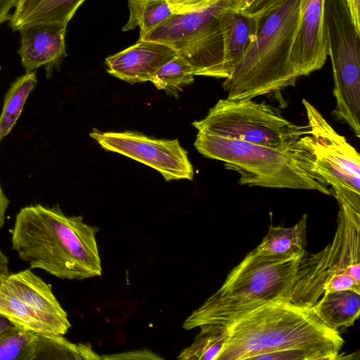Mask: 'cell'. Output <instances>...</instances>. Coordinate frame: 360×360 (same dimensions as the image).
<instances>
[{"label":"cell","instance_id":"cell-28","mask_svg":"<svg viewBox=\"0 0 360 360\" xmlns=\"http://www.w3.org/2000/svg\"><path fill=\"white\" fill-rule=\"evenodd\" d=\"M278 0H255L252 4L242 13L255 16L269 8Z\"/></svg>","mask_w":360,"mask_h":360},{"label":"cell","instance_id":"cell-17","mask_svg":"<svg viewBox=\"0 0 360 360\" xmlns=\"http://www.w3.org/2000/svg\"><path fill=\"white\" fill-rule=\"evenodd\" d=\"M85 0H20L9 19L11 28L37 23L57 24L67 27Z\"/></svg>","mask_w":360,"mask_h":360},{"label":"cell","instance_id":"cell-9","mask_svg":"<svg viewBox=\"0 0 360 360\" xmlns=\"http://www.w3.org/2000/svg\"><path fill=\"white\" fill-rule=\"evenodd\" d=\"M335 198L340 208L334 238L321 251L302 257L289 298L293 303L312 307L340 274L360 283V212L342 198Z\"/></svg>","mask_w":360,"mask_h":360},{"label":"cell","instance_id":"cell-4","mask_svg":"<svg viewBox=\"0 0 360 360\" xmlns=\"http://www.w3.org/2000/svg\"><path fill=\"white\" fill-rule=\"evenodd\" d=\"M302 257L263 255L252 250L229 273L219 290L185 320L183 328L227 326L269 302L289 299Z\"/></svg>","mask_w":360,"mask_h":360},{"label":"cell","instance_id":"cell-20","mask_svg":"<svg viewBox=\"0 0 360 360\" xmlns=\"http://www.w3.org/2000/svg\"><path fill=\"white\" fill-rule=\"evenodd\" d=\"M100 359L89 344L72 343L62 335L37 334L34 360Z\"/></svg>","mask_w":360,"mask_h":360},{"label":"cell","instance_id":"cell-10","mask_svg":"<svg viewBox=\"0 0 360 360\" xmlns=\"http://www.w3.org/2000/svg\"><path fill=\"white\" fill-rule=\"evenodd\" d=\"M302 103L309 132L302 136L300 141L312 155L316 174L332 187L334 196L342 198L360 212L359 152L312 104L306 99L302 100Z\"/></svg>","mask_w":360,"mask_h":360},{"label":"cell","instance_id":"cell-31","mask_svg":"<svg viewBox=\"0 0 360 360\" xmlns=\"http://www.w3.org/2000/svg\"><path fill=\"white\" fill-rule=\"evenodd\" d=\"M8 202V200L4 195L0 185V229L2 228L5 222L6 212Z\"/></svg>","mask_w":360,"mask_h":360},{"label":"cell","instance_id":"cell-25","mask_svg":"<svg viewBox=\"0 0 360 360\" xmlns=\"http://www.w3.org/2000/svg\"><path fill=\"white\" fill-rule=\"evenodd\" d=\"M37 333L13 325L0 333V360H34Z\"/></svg>","mask_w":360,"mask_h":360},{"label":"cell","instance_id":"cell-27","mask_svg":"<svg viewBox=\"0 0 360 360\" xmlns=\"http://www.w3.org/2000/svg\"><path fill=\"white\" fill-rule=\"evenodd\" d=\"M101 359H162L158 356H155L153 352L150 350H136L130 351L116 355L101 356Z\"/></svg>","mask_w":360,"mask_h":360},{"label":"cell","instance_id":"cell-13","mask_svg":"<svg viewBox=\"0 0 360 360\" xmlns=\"http://www.w3.org/2000/svg\"><path fill=\"white\" fill-rule=\"evenodd\" d=\"M328 56L323 20V0H300V15L290 53L298 77L320 70Z\"/></svg>","mask_w":360,"mask_h":360},{"label":"cell","instance_id":"cell-5","mask_svg":"<svg viewBox=\"0 0 360 360\" xmlns=\"http://www.w3.org/2000/svg\"><path fill=\"white\" fill-rule=\"evenodd\" d=\"M194 146L203 156L221 161L226 169L238 172L240 185L333 195L316 174L313 156L300 139L289 148H276L198 132Z\"/></svg>","mask_w":360,"mask_h":360},{"label":"cell","instance_id":"cell-14","mask_svg":"<svg viewBox=\"0 0 360 360\" xmlns=\"http://www.w3.org/2000/svg\"><path fill=\"white\" fill-rule=\"evenodd\" d=\"M177 55L161 43L139 40L135 44L106 58L107 72L130 84L150 82L154 74Z\"/></svg>","mask_w":360,"mask_h":360},{"label":"cell","instance_id":"cell-2","mask_svg":"<svg viewBox=\"0 0 360 360\" xmlns=\"http://www.w3.org/2000/svg\"><path fill=\"white\" fill-rule=\"evenodd\" d=\"M228 338L217 360L252 359L279 351L304 350L319 360L342 359L345 340L311 307L288 298L269 302L226 326Z\"/></svg>","mask_w":360,"mask_h":360},{"label":"cell","instance_id":"cell-8","mask_svg":"<svg viewBox=\"0 0 360 360\" xmlns=\"http://www.w3.org/2000/svg\"><path fill=\"white\" fill-rule=\"evenodd\" d=\"M325 37L334 79L333 117L360 134V34L347 0H323Z\"/></svg>","mask_w":360,"mask_h":360},{"label":"cell","instance_id":"cell-11","mask_svg":"<svg viewBox=\"0 0 360 360\" xmlns=\"http://www.w3.org/2000/svg\"><path fill=\"white\" fill-rule=\"evenodd\" d=\"M0 314L37 334L63 335L71 327L51 286L31 269L9 274L0 283Z\"/></svg>","mask_w":360,"mask_h":360},{"label":"cell","instance_id":"cell-15","mask_svg":"<svg viewBox=\"0 0 360 360\" xmlns=\"http://www.w3.org/2000/svg\"><path fill=\"white\" fill-rule=\"evenodd\" d=\"M65 26L37 23L22 27L18 53L26 73L44 66L47 77L53 69L60 65L67 56L65 51Z\"/></svg>","mask_w":360,"mask_h":360},{"label":"cell","instance_id":"cell-1","mask_svg":"<svg viewBox=\"0 0 360 360\" xmlns=\"http://www.w3.org/2000/svg\"><path fill=\"white\" fill-rule=\"evenodd\" d=\"M99 229L79 216H67L58 205L22 208L11 230L12 249L29 263L61 279L101 275L96 234Z\"/></svg>","mask_w":360,"mask_h":360},{"label":"cell","instance_id":"cell-18","mask_svg":"<svg viewBox=\"0 0 360 360\" xmlns=\"http://www.w3.org/2000/svg\"><path fill=\"white\" fill-rule=\"evenodd\" d=\"M311 308L327 326L340 333L359 319L360 292L345 290L324 294Z\"/></svg>","mask_w":360,"mask_h":360},{"label":"cell","instance_id":"cell-23","mask_svg":"<svg viewBox=\"0 0 360 360\" xmlns=\"http://www.w3.org/2000/svg\"><path fill=\"white\" fill-rule=\"evenodd\" d=\"M37 84L34 72L18 78L7 92L0 116V140L14 127L22 110L25 103Z\"/></svg>","mask_w":360,"mask_h":360},{"label":"cell","instance_id":"cell-32","mask_svg":"<svg viewBox=\"0 0 360 360\" xmlns=\"http://www.w3.org/2000/svg\"><path fill=\"white\" fill-rule=\"evenodd\" d=\"M255 0H229L231 7L239 12L245 11Z\"/></svg>","mask_w":360,"mask_h":360},{"label":"cell","instance_id":"cell-19","mask_svg":"<svg viewBox=\"0 0 360 360\" xmlns=\"http://www.w3.org/2000/svg\"><path fill=\"white\" fill-rule=\"evenodd\" d=\"M307 215L290 228L269 226L266 235L254 250L263 255L292 257L303 256L306 247Z\"/></svg>","mask_w":360,"mask_h":360},{"label":"cell","instance_id":"cell-6","mask_svg":"<svg viewBox=\"0 0 360 360\" xmlns=\"http://www.w3.org/2000/svg\"><path fill=\"white\" fill-rule=\"evenodd\" d=\"M229 0L193 12L172 13L139 40L167 45L193 68L195 76L226 79L221 17Z\"/></svg>","mask_w":360,"mask_h":360},{"label":"cell","instance_id":"cell-3","mask_svg":"<svg viewBox=\"0 0 360 360\" xmlns=\"http://www.w3.org/2000/svg\"><path fill=\"white\" fill-rule=\"evenodd\" d=\"M300 0H278L255 15V39L223 88L231 100L252 99L288 86L299 78L290 61Z\"/></svg>","mask_w":360,"mask_h":360},{"label":"cell","instance_id":"cell-29","mask_svg":"<svg viewBox=\"0 0 360 360\" xmlns=\"http://www.w3.org/2000/svg\"><path fill=\"white\" fill-rule=\"evenodd\" d=\"M347 2L354 26L360 34V0H347Z\"/></svg>","mask_w":360,"mask_h":360},{"label":"cell","instance_id":"cell-7","mask_svg":"<svg viewBox=\"0 0 360 360\" xmlns=\"http://www.w3.org/2000/svg\"><path fill=\"white\" fill-rule=\"evenodd\" d=\"M193 126L198 132L276 148H287L308 134V125L295 124L276 108L252 99H220Z\"/></svg>","mask_w":360,"mask_h":360},{"label":"cell","instance_id":"cell-33","mask_svg":"<svg viewBox=\"0 0 360 360\" xmlns=\"http://www.w3.org/2000/svg\"><path fill=\"white\" fill-rule=\"evenodd\" d=\"M13 325L7 318L0 314V333Z\"/></svg>","mask_w":360,"mask_h":360},{"label":"cell","instance_id":"cell-12","mask_svg":"<svg viewBox=\"0 0 360 360\" xmlns=\"http://www.w3.org/2000/svg\"><path fill=\"white\" fill-rule=\"evenodd\" d=\"M89 135L105 150L153 168L166 181L193 179V165L177 139H157L135 131L103 132L95 129Z\"/></svg>","mask_w":360,"mask_h":360},{"label":"cell","instance_id":"cell-21","mask_svg":"<svg viewBox=\"0 0 360 360\" xmlns=\"http://www.w3.org/2000/svg\"><path fill=\"white\" fill-rule=\"evenodd\" d=\"M129 18L122 31L140 28V38L167 19L173 12L167 0H129Z\"/></svg>","mask_w":360,"mask_h":360},{"label":"cell","instance_id":"cell-26","mask_svg":"<svg viewBox=\"0 0 360 360\" xmlns=\"http://www.w3.org/2000/svg\"><path fill=\"white\" fill-rule=\"evenodd\" d=\"M219 0H167L173 13H185L207 8Z\"/></svg>","mask_w":360,"mask_h":360},{"label":"cell","instance_id":"cell-22","mask_svg":"<svg viewBox=\"0 0 360 360\" xmlns=\"http://www.w3.org/2000/svg\"><path fill=\"white\" fill-rule=\"evenodd\" d=\"M191 345L177 356L181 360H217L228 338L226 326L205 324Z\"/></svg>","mask_w":360,"mask_h":360},{"label":"cell","instance_id":"cell-24","mask_svg":"<svg viewBox=\"0 0 360 360\" xmlns=\"http://www.w3.org/2000/svg\"><path fill=\"white\" fill-rule=\"evenodd\" d=\"M194 76L192 65L177 54L154 74L150 82L158 89L178 97L184 87L193 82Z\"/></svg>","mask_w":360,"mask_h":360},{"label":"cell","instance_id":"cell-30","mask_svg":"<svg viewBox=\"0 0 360 360\" xmlns=\"http://www.w3.org/2000/svg\"><path fill=\"white\" fill-rule=\"evenodd\" d=\"M20 0H0V24L9 20V11L15 7Z\"/></svg>","mask_w":360,"mask_h":360},{"label":"cell","instance_id":"cell-16","mask_svg":"<svg viewBox=\"0 0 360 360\" xmlns=\"http://www.w3.org/2000/svg\"><path fill=\"white\" fill-rule=\"evenodd\" d=\"M221 21L224 68L229 77L255 39L257 18L229 6L222 13Z\"/></svg>","mask_w":360,"mask_h":360}]
</instances>
